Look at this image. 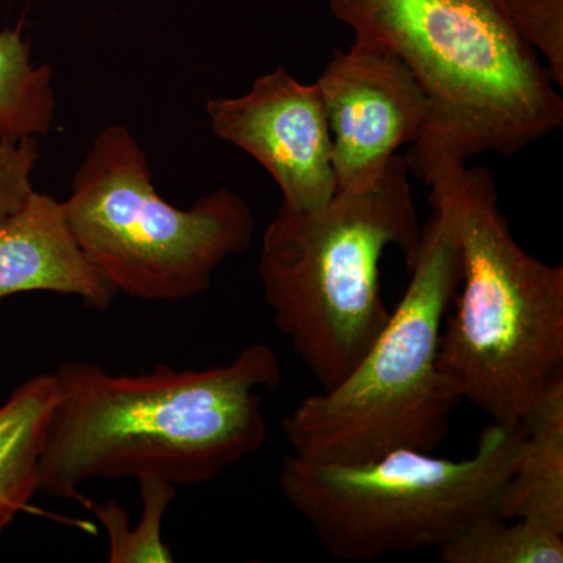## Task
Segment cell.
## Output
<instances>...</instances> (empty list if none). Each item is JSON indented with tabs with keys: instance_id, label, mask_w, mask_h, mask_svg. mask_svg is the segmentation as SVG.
Wrapping results in <instances>:
<instances>
[{
	"instance_id": "1",
	"label": "cell",
	"mask_w": 563,
	"mask_h": 563,
	"mask_svg": "<svg viewBox=\"0 0 563 563\" xmlns=\"http://www.w3.org/2000/svg\"><path fill=\"white\" fill-rule=\"evenodd\" d=\"M52 377L38 493L88 509L87 481L157 477L188 487L261 450L268 433L262 391L279 387L282 368L272 347L252 343L213 368L157 365L125 376L68 361Z\"/></svg>"
},
{
	"instance_id": "2",
	"label": "cell",
	"mask_w": 563,
	"mask_h": 563,
	"mask_svg": "<svg viewBox=\"0 0 563 563\" xmlns=\"http://www.w3.org/2000/svg\"><path fill=\"white\" fill-rule=\"evenodd\" d=\"M329 9L355 41L396 55L428 98V124L404 155L418 179L443 158L510 157L562 128V96L503 0H329Z\"/></svg>"
},
{
	"instance_id": "3",
	"label": "cell",
	"mask_w": 563,
	"mask_h": 563,
	"mask_svg": "<svg viewBox=\"0 0 563 563\" xmlns=\"http://www.w3.org/2000/svg\"><path fill=\"white\" fill-rule=\"evenodd\" d=\"M421 180L462 258L439 366L462 399L504 428H520L563 377V268L515 242L484 168L443 158Z\"/></svg>"
},
{
	"instance_id": "4",
	"label": "cell",
	"mask_w": 563,
	"mask_h": 563,
	"mask_svg": "<svg viewBox=\"0 0 563 563\" xmlns=\"http://www.w3.org/2000/svg\"><path fill=\"white\" fill-rule=\"evenodd\" d=\"M409 168L393 155L383 172L336 191L322 209L280 203L262 239L258 276L277 331L321 385L336 387L390 320L380 288L388 246L407 269L421 246Z\"/></svg>"
},
{
	"instance_id": "5",
	"label": "cell",
	"mask_w": 563,
	"mask_h": 563,
	"mask_svg": "<svg viewBox=\"0 0 563 563\" xmlns=\"http://www.w3.org/2000/svg\"><path fill=\"white\" fill-rule=\"evenodd\" d=\"M409 272L401 301L362 361L282 420L292 454L355 465L398 450L433 453L446 439L462 398L440 369V336L461 287L462 258L437 211L422 225Z\"/></svg>"
},
{
	"instance_id": "6",
	"label": "cell",
	"mask_w": 563,
	"mask_h": 563,
	"mask_svg": "<svg viewBox=\"0 0 563 563\" xmlns=\"http://www.w3.org/2000/svg\"><path fill=\"white\" fill-rule=\"evenodd\" d=\"M77 246L114 292L151 302L196 298L221 263L250 250L255 220L228 188L177 209L155 190L146 152L124 125L92 141L62 202Z\"/></svg>"
},
{
	"instance_id": "7",
	"label": "cell",
	"mask_w": 563,
	"mask_h": 563,
	"mask_svg": "<svg viewBox=\"0 0 563 563\" xmlns=\"http://www.w3.org/2000/svg\"><path fill=\"white\" fill-rule=\"evenodd\" d=\"M520 428L492 422L472 457L453 461L417 450H398L366 463L344 465L290 454L282 461V496L340 561L453 542L477 518L498 515Z\"/></svg>"
},
{
	"instance_id": "8",
	"label": "cell",
	"mask_w": 563,
	"mask_h": 563,
	"mask_svg": "<svg viewBox=\"0 0 563 563\" xmlns=\"http://www.w3.org/2000/svg\"><path fill=\"white\" fill-rule=\"evenodd\" d=\"M206 111L218 139L250 154L273 177L284 206L322 209L339 191L317 85H303L277 66L240 98L207 99Z\"/></svg>"
},
{
	"instance_id": "9",
	"label": "cell",
	"mask_w": 563,
	"mask_h": 563,
	"mask_svg": "<svg viewBox=\"0 0 563 563\" xmlns=\"http://www.w3.org/2000/svg\"><path fill=\"white\" fill-rule=\"evenodd\" d=\"M332 139L339 190L372 180L424 132L429 103L391 52L355 41L336 51L317 81Z\"/></svg>"
},
{
	"instance_id": "10",
	"label": "cell",
	"mask_w": 563,
	"mask_h": 563,
	"mask_svg": "<svg viewBox=\"0 0 563 563\" xmlns=\"http://www.w3.org/2000/svg\"><path fill=\"white\" fill-rule=\"evenodd\" d=\"M35 291L76 296L99 312L117 296L81 254L62 202L38 191L0 220V301Z\"/></svg>"
},
{
	"instance_id": "11",
	"label": "cell",
	"mask_w": 563,
	"mask_h": 563,
	"mask_svg": "<svg viewBox=\"0 0 563 563\" xmlns=\"http://www.w3.org/2000/svg\"><path fill=\"white\" fill-rule=\"evenodd\" d=\"M498 517L533 521L563 533V377L523 421Z\"/></svg>"
},
{
	"instance_id": "12",
	"label": "cell",
	"mask_w": 563,
	"mask_h": 563,
	"mask_svg": "<svg viewBox=\"0 0 563 563\" xmlns=\"http://www.w3.org/2000/svg\"><path fill=\"white\" fill-rule=\"evenodd\" d=\"M54 402L51 373L18 385L0 406V537L38 493L40 455Z\"/></svg>"
},
{
	"instance_id": "13",
	"label": "cell",
	"mask_w": 563,
	"mask_h": 563,
	"mask_svg": "<svg viewBox=\"0 0 563 563\" xmlns=\"http://www.w3.org/2000/svg\"><path fill=\"white\" fill-rule=\"evenodd\" d=\"M49 65H33L22 22L0 32V140L46 135L55 120Z\"/></svg>"
},
{
	"instance_id": "14",
	"label": "cell",
	"mask_w": 563,
	"mask_h": 563,
	"mask_svg": "<svg viewBox=\"0 0 563 563\" xmlns=\"http://www.w3.org/2000/svg\"><path fill=\"white\" fill-rule=\"evenodd\" d=\"M439 554L444 563H562L563 533L533 521L485 515Z\"/></svg>"
},
{
	"instance_id": "15",
	"label": "cell",
	"mask_w": 563,
	"mask_h": 563,
	"mask_svg": "<svg viewBox=\"0 0 563 563\" xmlns=\"http://www.w3.org/2000/svg\"><path fill=\"white\" fill-rule=\"evenodd\" d=\"M141 504L140 521L129 529L128 514L120 504L91 501L88 509L109 533L110 563H172V548L162 537L163 518L176 498V485L143 477L139 481Z\"/></svg>"
},
{
	"instance_id": "16",
	"label": "cell",
	"mask_w": 563,
	"mask_h": 563,
	"mask_svg": "<svg viewBox=\"0 0 563 563\" xmlns=\"http://www.w3.org/2000/svg\"><path fill=\"white\" fill-rule=\"evenodd\" d=\"M517 35L543 55L548 74L563 85V0H503Z\"/></svg>"
},
{
	"instance_id": "17",
	"label": "cell",
	"mask_w": 563,
	"mask_h": 563,
	"mask_svg": "<svg viewBox=\"0 0 563 563\" xmlns=\"http://www.w3.org/2000/svg\"><path fill=\"white\" fill-rule=\"evenodd\" d=\"M40 158L35 136L0 140V220L20 210L32 195V173Z\"/></svg>"
}]
</instances>
